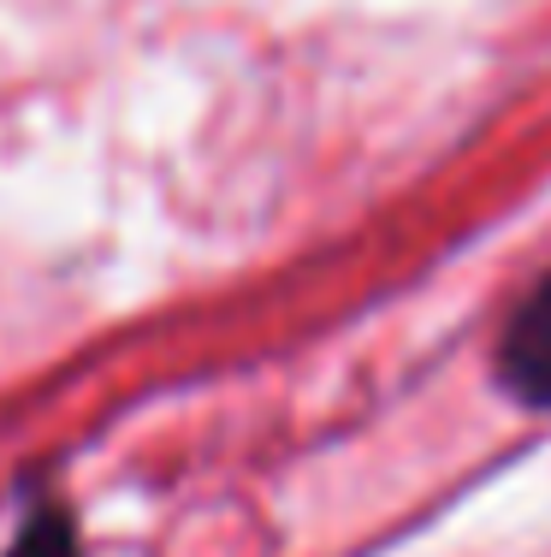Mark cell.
I'll return each mask as SVG.
<instances>
[{"label":"cell","mask_w":551,"mask_h":557,"mask_svg":"<svg viewBox=\"0 0 551 557\" xmlns=\"http://www.w3.org/2000/svg\"><path fill=\"white\" fill-rule=\"evenodd\" d=\"M492 368H498V386L516 397V404L551 409V273H540V285L504 321Z\"/></svg>","instance_id":"cell-1"},{"label":"cell","mask_w":551,"mask_h":557,"mask_svg":"<svg viewBox=\"0 0 551 557\" xmlns=\"http://www.w3.org/2000/svg\"><path fill=\"white\" fill-rule=\"evenodd\" d=\"M7 557H77L72 510H60V504H36V510L24 516V528L12 534Z\"/></svg>","instance_id":"cell-2"}]
</instances>
